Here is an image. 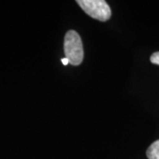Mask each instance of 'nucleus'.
<instances>
[{
	"label": "nucleus",
	"mask_w": 159,
	"mask_h": 159,
	"mask_svg": "<svg viewBox=\"0 0 159 159\" xmlns=\"http://www.w3.org/2000/svg\"><path fill=\"white\" fill-rule=\"evenodd\" d=\"M64 50L66 57L71 65L79 66L82 62L84 57L83 46L80 36L76 31L70 30L66 33L65 36Z\"/></svg>",
	"instance_id": "f257e3e1"
},
{
	"label": "nucleus",
	"mask_w": 159,
	"mask_h": 159,
	"mask_svg": "<svg viewBox=\"0 0 159 159\" xmlns=\"http://www.w3.org/2000/svg\"><path fill=\"white\" fill-rule=\"evenodd\" d=\"M77 3L81 9L93 19L106 21L111 18V8L103 0H78Z\"/></svg>",
	"instance_id": "f03ea898"
},
{
	"label": "nucleus",
	"mask_w": 159,
	"mask_h": 159,
	"mask_svg": "<svg viewBox=\"0 0 159 159\" xmlns=\"http://www.w3.org/2000/svg\"><path fill=\"white\" fill-rule=\"evenodd\" d=\"M148 159H159V140L153 142L147 150Z\"/></svg>",
	"instance_id": "7ed1b4c3"
},
{
	"label": "nucleus",
	"mask_w": 159,
	"mask_h": 159,
	"mask_svg": "<svg viewBox=\"0 0 159 159\" xmlns=\"http://www.w3.org/2000/svg\"><path fill=\"white\" fill-rule=\"evenodd\" d=\"M150 61H151V63L155 64V65L159 66V51L155 52V53H153V54L151 55V57H150Z\"/></svg>",
	"instance_id": "20e7f679"
},
{
	"label": "nucleus",
	"mask_w": 159,
	"mask_h": 159,
	"mask_svg": "<svg viewBox=\"0 0 159 159\" xmlns=\"http://www.w3.org/2000/svg\"><path fill=\"white\" fill-rule=\"evenodd\" d=\"M61 62H62V64L64 65V66H67V65L69 64L68 59H67L66 57H64V58H62V59H61Z\"/></svg>",
	"instance_id": "39448f33"
}]
</instances>
